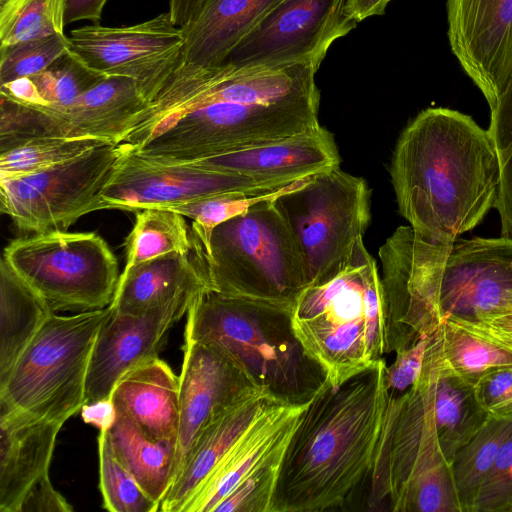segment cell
Here are the masks:
<instances>
[{
	"mask_svg": "<svg viewBox=\"0 0 512 512\" xmlns=\"http://www.w3.org/2000/svg\"><path fill=\"white\" fill-rule=\"evenodd\" d=\"M179 388V377L158 357L125 374L110 400L148 437L177 442Z\"/></svg>",
	"mask_w": 512,
	"mask_h": 512,
	"instance_id": "484cf974",
	"label": "cell"
},
{
	"mask_svg": "<svg viewBox=\"0 0 512 512\" xmlns=\"http://www.w3.org/2000/svg\"><path fill=\"white\" fill-rule=\"evenodd\" d=\"M209 0H169L168 13L178 26L192 21L205 7Z\"/></svg>",
	"mask_w": 512,
	"mask_h": 512,
	"instance_id": "7dc6e473",
	"label": "cell"
},
{
	"mask_svg": "<svg viewBox=\"0 0 512 512\" xmlns=\"http://www.w3.org/2000/svg\"><path fill=\"white\" fill-rule=\"evenodd\" d=\"M439 333L445 362L473 387L493 371L512 368V339L481 321L446 315Z\"/></svg>",
	"mask_w": 512,
	"mask_h": 512,
	"instance_id": "83f0119b",
	"label": "cell"
},
{
	"mask_svg": "<svg viewBox=\"0 0 512 512\" xmlns=\"http://www.w3.org/2000/svg\"><path fill=\"white\" fill-rule=\"evenodd\" d=\"M107 0H63L64 26L80 20L98 24Z\"/></svg>",
	"mask_w": 512,
	"mask_h": 512,
	"instance_id": "f6af8a7d",
	"label": "cell"
},
{
	"mask_svg": "<svg viewBox=\"0 0 512 512\" xmlns=\"http://www.w3.org/2000/svg\"><path fill=\"white\" fill-rule=\"evenodd\" d=\"M452 244L430 241L411 226H400L379 248L386 353H396L439 327L443 265Z\"/></svg>",
	"mask_w": 512,
	"mask_h": 512,
	"instance_id": "5bb4252c",
	"label": "cell"
},
{
	"mask_svg": "<svg viewBox=\"0 0 512 512\" xmlns=\"http://www.w3.org/2000/svg\"><path fill=\"white\" fill-rule=\"evenodd\" d=\"M54 311L2 256L0 262V384Z\"/></svg>",
	"mask_w": 512,
	"mask_h": 512,
	"instance_id": "f1b7e54d",
	"label": "cell"
},
{
	"mask_svg": "<svg viewBox=\"0 0 512 512\" xmlns=\"http://www.w3.org/2000/svg\"><path fill=\"white\" fill-rule=\"evenodd\" d=\"M473 388L479 405L489 418L512 420V368L485 375Z\"/></svg>",
	"mask_w": 512,
	"mask_h": 512,
	"instance_id": "60d3db41",
	"label": "cell"
},
{
	"mask_svg": "<svg viewBox=\"0 0 512 512\" xmlns=\"http://www.w3.org/2000/svg\"><path fill=\"white\" fill-rule=\"evenodd\" d=\"M383 358L309 402L282 461L272 512H319L343 506L369 479L388 392Z\"/></svg>",
	"mask_w": 512,
	"mask_h": 512,
	"instance_id": "3957f363",
	"label": "cell"
},
{
	"mask_svg": "<svg viewBox=\"0 0 512 512\" xmlns=\"http://www.w3.org/2000/svg\"><path fill=\"white\" fill-rule=\"evenodd\" d=\"M205 290L206 280L193 256L169 253L123 270L110 305L119 313L139 314Z\"/></svg>",
	"mask_w": 512,
	"mask_h": 512,
	"instance_id": "4316f807",
	"label": "cell"
},
{
	"mask_svg": "<svg viewBox=\"0 0 512 512\" xmlns=\"http://www.w3.org/2000/svg\"><path fill=\"white\" fill-rule=\"evenodd\" d=\"M185 339L213 348L276 398L309 403L328 383L278 308L205 290L187 311Z\"/></svg>",
	"mask_w": 512,
	"mask_h": 512,
	"instance_id": "8992f818",
	"label": "cell"
},
{
	"mask_svg": "<svg viewBox=\"0 0 512 512\" xmlns=\"http://www.w3.org/2000/svg\"><path fill=\"white\" fill-rule=\"evenodd\" d=\"M100 490L103 508L111 512H156L160 504L138 484L133 475L117 459L107 428L98 437Z\"/></svg>",
	"mask_w": 512,
	"mask_h": 512,
	"instance_id": "e575fe53",
	"label": "cell"
},
{
	"mask_svg": "<svg viewBox=\"0 0 512 512\" xmlns=\"http://www.w3.org/2000/svg\"><path fill=\"white\" fill-rule=\"evenodd\" d=\"M63 0H0V47L64 33Z\"/></svg>",
	"mask_w": 512,
	"mask_h": 512,
	"instance_id": "836d02e7",
	"label": "cell"
},
{
	"mask_svg": "<svg viewBox=\"0 0 512 512\" xmlns=\"http://www.w3.org/2000/svg\"><path fill=\"white\" fill-rule=\"evenodd\" d=\"M391 0H349L348 12L358 23L368 17L383 15Z\"/></svg>",
	"mask_w": 512,
	"mask_h": 512,
	"instance_id": "c3c4849f",
	"label": "cell"
},
{
	"mask_svg": "<svg viewBox=\"0 0 512 512\" xmlns=\"http://www.w3.org/2000/svg\"><path fill=\"white\" fill-rule=\"evenodd\" d=\"M308 404L273 397L183 512H272L284 454Z\"/></svg>",
	"mask_w": 512,
	"mask_h": 512,
	"instance_id": "7c38bea8",
	"label": "cell"
},
{
	"mask_svg": "<svg viewBox=\"0 0 512 512\" xmlns=\"http://www.w3.org/2000/svg\"><path fill=\"white\" fill-rule=\"evenodd\" d=\"M431 335L396 352V358L385 368V384L390 394H403L417 381Z\"/></svg>",
	"mask_w": 512,
	"mask_h": 512,
	"instance_id": "b9f144b4",
	"label": "cell"
},
{
	"mask_svg": "<svg viewBox=\"0 0 512 512\" xmlns=\"http://www.w3.org/2000/svg\"><path fill=\"white\" fill-rule=\"evenodd\" d=\"M105 77L67 51L31 79L48 106L60 108L75 102Z\"/></svg>",
	"mask_w": 512,
	"mask_h": 512,
	"instance_id": "74e56055",
	"label": "cell"
},
{
	"mask_svg": "<svg viewBox=\"0 0 512 512\" xmlns=\"http://www.w3.org/2000/svg\"><path fill=\"white\" fill-rule=\"evenodd\" d=\"M281 191L263 195L244 193L221 194L194 200L166 209L175 211L184 217L192 219V242L203 244L208 240L215 226L243 213L256 202L274 196Z\"/></svg>",
	"mask_w": 512,
	"mask_h": 512,
	"instance_id": "f35d334b",
	"label": "cell"
},
{
	"mask_svg": "<svg viewBox=\"0 0 512 512\" xmlns=\"http://www.w3.org/2000/svg\"><path fill=\"white\" fill-rule=\"evenodd\" d=\"M56 312L111 304L118 263L94 232L50 231L11 241L2 255Z\"/></svg>",
	"mask_w": 512,
	"mask_h": 512,
	"instance_id": "30bf717a",
	"label": "cell"
},
{
	"mask_svg": "<svg viewBox=\"0 0 512 512\" xmlns=\"http://www.w3.org/2000/svg\"><path fill=\"white\" fill-rule=\"evenodd\" d=\"M183 43L168 12L132 26H83L67 36L68 51L87 67L137 81L148 102L176 69Z\"/></svg>",
	"mask_w": 512,
	"mask_h": 512,
	"instance_id": "e0dca14e",
	"label": "cell"
},
{
	"mask_svg": "<svg viewBox=\"0 0 512 512\" xmlns=\"http://www.w3.org/2000/svg\"><path fill=\"white\" fill-rule=\"evenodd\" d=\"M448 39L494 107L512 76V0H447Z\"/></svg>",
	"mask_w": 512,
	"mask_h": 512,
	"instance_id": "ffe728a7",
	"label": "cell"
},
{
	"mask_svg": "<svg viewBox=\"0 0 512 512\" xmlns=\"http://www.w3.org/2000/svg\"><path fill=\"white\" fill-rule=\"evenodd\" d=\"M115 412L107 428L115 456L141 488L161 504L175 479L177 442L152 439L126 415Z\"/></svg>",
	"mask_w": 512,
	"mask_h": 512,
	"instance_id": "f546056e",
	"label": "cell"
},
{
	"mask_svg": "<svg viewBox=\"0 0 512 512\" xmlns=\"http://www.w3.org/2000/svg\"><path fill=\"white\" fill-rule=\"evenodd\" d=\"M319 66L230 65L168 80L139 116L128 141L155 161L189 162L318 128Z\"/></svg>",
	"mask_w": 512,
	"mask_h": 512,
	"instance_id": "6da1fadb",
	"label": "cell"
},
{
	"mask_svg": "<svg viewBox=\"0 0 512 512\" xmlns=\"http://www.w3.org/2000/svg\"><path fill=\"white\" fill-rule=\"evenodd\" d=\"M81 415L88 424L99 429L108 428L113 423L116 412L111 400L93 404H85L81 409Z\"/></svg>",
	"mask_w": 512,
	"mask_h": 512,
	"instance_id": "bcb514c9",
	"label": "cell"
},
{
	"mask_svg": "<svg viewBox=\"0 0 512 512\" xmlns=\"http://www.w3.org/2000/svg\"><path fill=\"white\" fill-rule=\"evenodd\" d=\"M512 433V420L488 418L480 430L455 454L451 471L461 512H473L479 489L496 455Z\"/></svg>",
	"mask_w": 512,
	"mask_h": 512,
	"instance_id": "d6a6232c",
	"label": "cell"
},
{
	"mask_svg": "<svg viewBox=\"0 0 512 512\" xmlns=\"http://www.w3.org/2000/svg\"><path fill=\"white\" fill-rule=\"evenodd\" d=\"M495 332L512 339V314L481 320Z\"/></svg>",
	"mask_w": 512,
	"mask_h": 512,
	"instance_id": "681fc988",
	"label": "cell"
},
{
	"mask_svg": "<svg viewBox=\"0 0 512 512\" xmlns=\"http://www.w3.org/2000/svg\"><path fill=\"white\" fill-rule=\"evenodd\" d=\"M434 414L439 443L450 464L456 452L489 418L479 405L473 386L462 380L445 362L441 340L434 386Z\"/></svg>",
	"mask_w": 512,
	"mask_h": 512,
	"instance_id": "4dcf8cb0",
	"label": "cell"
},
{
	"mask_svg": "<svg viewBox=\"0 0 512 512\" xmlns=\"http://www.w3.org/2000/svg\"><path fill=\"white\" fill-rule=\"evenodd\" d=\"M272 202L295 241L307 286L349 255L371 218L366 181L340 166L294 182Z\"/></svg>",
	"mask_w": 512,
	"mask_h": 512,
	"instance_id": "9c48e42d",
	"label": "cell"
},
{
	"mask_svg": "<svg viewBox=\"0 0 512 512\" xmlns=\"http://www.w3.org/2000/svg\"><path fill=\"white\" fill-rule=\"evenodd\" d=\"M491 110L489 133L500 168L495 207L500 215L501 237L512 241V76Z\"/></svg>",
	"mask_w": 512,
	"mask_h": 512,
	"instance_id": "8d00e7d4",
	"label": "cell"
},
{
	"mask_svg": "<svg viewBox=\"0 0 512 512\" xmlns=\"http://www.w3.org/2000/svg\"><path fill=\"white\" fill-rule=\"evenodd\" d=\"M0 95L28 106H48L31 77H22L0 85Z\"/></svg>",
	"mask_w": 512,
	"mask_h": 512,
	"instance_id": "ee69618b",
	"label": "cell"
},
{
	"mask_svg": "<svg viewBox=\"0 0 512 512\" xmlns=\"http://www.w3.org/2000/svg\"><path fill=\"white\" fill-rule=\"evenodd\" d=\"M125 143H103L54 166L0 178V210L30 234L66 231L82 216L102 210L101 195L124 156Z\"/></svg>",
	"mask_w": 512,
	"mask_h": 512,
	"instance_id": "8fae6325",
	"label": "cell"
},
{
	"mask_svg": "<svg viewBox=\"0 0 512 512\" xmlns=\"http://www.w3.org/2000/svg\"><path fill=\"white\" fill-rule=\"evenodd\" d=\"M63 425L0 404V512H21L29 493L50 479Z\"/></svg>",
	"mask_w": 512,
	"mask_h": 512,
	"instance_id": "603a6c76",
	"label": "cell"
},
{
	"mask_svg": "<svg viewBox=\"0 0 512 512\" xmlns=\"http://www.w3.org/2000/svg\"><path fill=\"white\" fill-rule=\"evenodd\" d=\"M103 143L88 138H37L0 153V178L39 171L75 158Z\"/></svg>",
	"mask_w": 512,
	"mask_h": 512,
	"instance_id": "d590c367",
	"label": "cell"
},
{
	"mask_svg": "<svg viewBox=\"0 0 512 512\" xmlns=\"http://www.w3.org/2000/svg\"><path fill=\"white\" fill-rule=\"evenodd\" d=\"M390 176L400 214L420 236L442 244L477 226L500 187L489 131L448 108L425 109L403 130Z\"/></svg>",
	"mask_w": 512,
	"mask_h": 512,
	"instance_id": "7a4b0ae2",
	"label": "cell"
},
{
	"mask_svg": "<svg viewBox=\"0 0 512 512\" xmlns=\"http://www.w3.org/2000/svg\"><path fill=\"white\" fill-rule=\"evenodd\" d=\"M111 313V305L52 313L0 384V404L62 423L80 411L94 343Z\"/></svg>",
	"mask_w": 512,
	"mask_h": 512,
	"instance_id": "ba28073f",
	"label": "cell"
},
{
	"mask_svg": "<svg viewBox=\"0 0 512 512\" xmlns=\"http://www.w3.org/2000/svg\"><path fill=\"white\" fill-rule=\"evenodd\" d=\"M187 163L260 180L294 183L340 166L332 134L319 126L281 140Z\"/></svg>",
	"mask_w": 512,
	"mask_h": 512,
	"instance_id": "7402d4cb",
	"label": "cell"
},
{
	"mask_svg": "<svg viewBox=\"0 0 512 512\" xmlns=\"http://www.w3.org/2000/svg\"><path fill=\"white\" fill-rule=\"evenodd\" d=\"M440 304L443 317L481 321L512 314V241L456 240L444 261Z\"/></svg>",
	"mask_w": 512,
	"mask_h": 512,
	"instance_id": "ac0fdd59",
	"label": "cell"
},
{
	"mask_svg": "<svg viewBox=\"0 0 512 512\" xmlns=\"http://www.w3.org/2000/svg\"><path fill=\"white\" fill-rule=\"evenodd\" d=\"M473 512H512V465L494 484L479 491Z\"/></svg>",
	"mask_w": 512,
	"mask_h": 512,
	"instance_id": "7bdbcfd3",
	"label": "cell"
},
{
	"mask_svg": "<svg viewBox=\"0 0 512 512\" xmlns=\"http://www.w3.org/2000/svg\"><path fill=\"white\" fill-rule=\"evenodd\" d=\"M282 0H209L181 28L184 43L173 74L182 79L222 65L239 42Z\"/></svg>",
	"mask_w": 512,
	"mask_h": 512,
	"instance_id": "cb8c5ba5",
	"label": "cell"
},
{
	"mask_svg": "<svg viewBox=\"0 0 512 512\" xmlns=\"http://www.w3.org/2000/svg\"><path fill=\"white\" fill-rule=\"evenodd\" d=\"M124 245V270L165 254L189 255L193 251L191 228L184 216L162 208L137 211L134 226Z\"/></svg>",
	"mask_w": 512,
	"mask_h": 512,
	"instance_id": "1f68e13d",
	"label": "cell"
},
{
	"mask_svg": "<svg viewBox=\"0 0 512 512\" xmlns=\"http://www.w3.org/2000/svg\"><path fill=\"white\" fill-rule=\"evenodd\" d=\"M292 183L260 180L199 168L181 162L155 161L132 150L120 161L101 195V209L137 212L166 209L221 194H271Z\"/></svg>",
	"mask_w": 512,
	"mask_h": 512,
	"instance_id": "2e32d148",
	"label": "cell"
},
{
	"mask_svg": "<svg viewBox=\"0 0 512 512\" xmlns=\"http://www.w3.org/2000/svg\"><path fill=\"white\" fill-rule=\"evenodd\" d=\"M197 295L186 294L139 314L119 313L112 308L92 350L85 404L110 400L115 385L125 374L158 358L165 335Z\"/></svg>",
	"mask_w": 512,
	"mask_h": 512,
	"instance_id": "d6986e66",
	"label": "cell"
},
{
	"mask_svg": "<svg viewBox=\"0 0 512 512\" xmlns=\"http://www.w3.org/2000/svg\"><path fill=\"white\" fill-rule=\"evenodd\" d=\"M149 102L140 84L106 76L65 107L28 106L0 95V153L37 138L121 143Z\"/></svg>",
	"mask_w": 512,
	"mask_h": 512,
	"instance_id": "4fadbf2b",
	"label": "cell"
},
{
	"mask_svg": "<svg viewBox=\"0 0 512 512\" xmlns=\"http://www.w3.org/2000/svg\"><path fill=\"white\" fill-rule=\"evenodd\" d=\"M183 350L175 478L206 427L256 386L229 359L209 346L185 339Z\"/></svg>",
	"mask_w": 512,
	"mask_h": 512,
	"instance_id": "44dd1931",
	"label": "cell"
},
{
	"mask_svg": "<svg viewBox=\"0 0 512 512\" xmlns=\"http://www.w3.org/2000/svg\"><path fill=\"white\" fill-rule=\"evenodd\" d=\"M67 51L64 33L0 47V85L41 73Z\"/></svg>",
	"mask_w": 512,
	"mask_h": 512,
	"instance_id": "ab89813d",
	"label": "cell"
},
{
	"mask_svg": "<svg viewBox=\"0 0 512 512\" xmlns=\"http://www.w3.org/2000/svg\"><path fill=\"white\" fill-rule=\"evenodd\" d=\"M349 0H282L229 53L222 65L274 67L301 62L320 66L330 46L358 22Z\"/></svg>",
	"mask_w": 512,
	"mask_h": 512,
	"instance_id": "9a60e30c",
	"label": "cell"
},
{
	"mask_svg": "<svg viewBox=\"0 0 512 512\" xmlns=\"http://www.w3.org/2000/svg\"><path fill=\"white\" fill-rule=\"evenodd\" d=\"M273 397L267 389L255 386L215 418L192 447L159 511L183 512Z\"/></svg>",
	"mask_w": 512,
	"mask_h": 512,
	"instance_id": "d4e9b609",
	"label": "cell"
},
{
	"mask_svg": "<svg viewBox=\"0 0 512 512\" xmlns=\"http://www.w3.org/2000/svg\"><path fill=\"white\" fill-rule=\"evenodd\" d=\"M291 322L305 351L332 386L383 359L387 346L384 291L363 237L336 268L301 292Z\"/></svg>",
	"mask_w": 512,
	"mask_h": 512,
	"instance_id": "277c9868",
	"label": "cell"
},
{
	"mask_svg": "<svg viewBox=\"0 0 512 512\" xmlns=\"http://www.w3.org/2000/svg\"><path fill=\"white\" fill-rule=\"evenodd\" d=\"M274 196L215 226L205 243L193 242L192 256L209 290L291 313L307 280Z\"/></svg>",
	"mask_w": 512,
	"mask_h": 512,
	"instance_id": "52a82bcc",
	"label": "cell"
},
{
	"mask_svg": "<svg viewBox=\"0 0 512 512\" xmlns=\"http://www.w3.org/2000/svg\"><path fill=\"white\" fill-rule=\"evenodd\" d=\"M439 327L429 339L423 367L403 394L388 393L382 431L369 480V509L394 512H461L451 464L438 438L434 386Z\"/></svg>",
	"mask_w": 512,
	"mask_h": 512,
	"instance_id": "5b68a950",
	"label": "cell"
}]
</instances>
